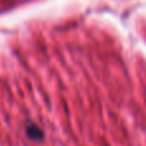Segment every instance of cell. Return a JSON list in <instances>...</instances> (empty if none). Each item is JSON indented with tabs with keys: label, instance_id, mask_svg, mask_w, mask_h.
Listing matches in <instances>:
<instances>
[{
	"label": "cell",
	"instance_id": "6da1fadb",
	"mask_svg": "<svg viewBox=\"0 0 146 146\" xmlns=\"http://www.w3.org/2000/svg\"><path fill=\"white\" fill-rule=\"evenodd\" d=\"M26 133H27V136L30 137L31 140H33V141H40L44 137V133L40 127H37L35 123H31V122L26 124Z\"/></svg>",
	"mask_w": 146,
	"mask_h": 146
}]
</instances>
